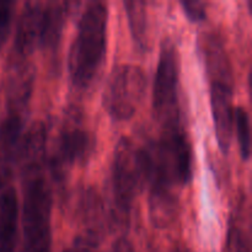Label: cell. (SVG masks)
Listing matches in <instances>:
<instances>
[{
  "instance_id": "13",
  "label": "cell",
  "mask_w": 252,
  "mask_h": 252,
  "mask_svg": "<svg viewBox=\"0 0 252 252\" xmlns=\"http://www.w3.org/2000/svg\"><path fill=\"white\" fill-rule=\"evenodd\" d=\"M123 5L135 46L139 49L147 51L149 48V16L147 2L128 0L123 2Z\"/></svg>"
},
{
  "instance_id": "15",
  "label": "cell",
  "mask_w": 252,
  "mask_h": 252,
  "mask_svg": "<svg viewBox=\"0 0 252 252\" xmlns=\"http://www.w3.org/2000/svg\"><path fill=\"white\" fill-rule=\"evenodd\" d=\"M234 121H235L236 135H238L241 158L246 161L251 155V129L250 118H249V113L246 112L245 108L241 107V106L236 108Z\"/></svg>"
},
{
  "instance_id": "14",
  "label": "cell",
  "mask_w": 252,
  "mask_h": 252,
  "mask_svg": "<svg viewBox=\"0 0 252 252\" xmlns=\"http://www.w3.org/2000/svg\"><path fill=\"white\" fill-rule=\"evenodd\" d=\"M248 228L244 224V213L235 212L231 216L229 224L228 240H226V252H250V239Z\"/></svg>"
},
{
  "instance_id": "18",
  "label": "cell",
  "mask_w": 252,
  "mask_h": 252,
  "mask_svg": "<svg viewBox=\"0 0 252 252\" xmlns=\"http://www.w3.org/2000/svg\"><path fill=\"white\" fill-rule=\"evenodd\" d=\"M64 252H97V251H96V244L91 243V241L79 236V238H76L75 240H74L73 245L69 246L68 249H65Z\"/></svg>"
},
{
  "instance_id": "7",
  "label": "cell",
  "mask_w": 252,
  "mask_h": 252,
  "mask_svg": "<svg viewBox=\"0 0 252 252\" xmlns=\"http://www.w3.org/2000/svg\"><path fill=\"white\" fill-rule=\"evenodd\" d=\"M234 81L211 80V107L214 121L217 142L224 154H228L231 145L234 125L233 106Z\"/></svg>"
},
{
  "instance_id": "6",
  "label": "cell",
  "mask_w": 252,
  "mask_h": 252,
  "mask_svg": "<svg viewBox=\"0 0 252 252\" xmlns=\"http://www.w3.org/2000/svg\"><path fill=\"white\" fill-rule=\"evenodd\" d=\"M95 142L90 132L78 118H71L62 128L56 144V152L51 159L54 175H62L64 170L76 164H83L93 154Z\"/></svg>"
},
{
  "instance_id": "3",
  "label": "cell",
  "mask_w": 252,
  "mask_h": 252,
  "mask_svg": "<svg viewBox=\"0 0 252 252\" xmlns=\"http://www.w3.org/2000/svg\"><path fill=\"white\" fill-rule=\"evenodd\" d=\"M150 175L149 149L137 148L129 138L123 137L116 145L111 170L112 198L120 223H128L135 196L149 181Z\"/></svg>"
},
{
  "instance_id": "17",
  "label": "cell",
  "mask_w": 252,
  "mask_h": 252,
  "mask_svg": "<svg viewBox=\"0 0 252 252\" xmlns=\"http://www.w3.org/2000/svg\"><path fill=\"white\" fill-rule=\"evenodd\" d=\"M182 9L191 21H201L206 17V4L202 1H182Z\"/></svg>"
},
{
  "instance_id": "5",
  "label": "cell",
  "mask_w": 252,
  "mask_h": 252,
  "mask_svg": "<svg viewBox=\"0 0 252 252\" xmlns=\"http://www.w3.org/2000/svg\"><path fill=\"white\" fill-rule=\"evenodd\" d=\"M147 90V75L139 65L120 64L108 76L103 90V108L111 118L127 121L134 116Z\"/></svg>"
},
{
  "instance_id": "19",
  "label": "cell",
  "mask_w": 252,
  "mask_h": 252,
  "mask_svg": "<svg viewBox=\"0 0 252 252\" xmlns=\"http://www.w3.org/2000/svg\"><path fill=\"white\" fill-rule=\"evenodd\" d=\"M174 252H189L186 250V249H184V248H179V249H176V250H175Z\"/></svg>"
},
{
  "instance_id": "16",
  "label": "cell",
  "mask_w": 252,
  "mask_h": 252,
  "mask_svg": "<svg viewBox=\"0 0 252 252\" xmlns=\"http://www.w3.org/2000/svg\"><path fill=\"white\" fill-rule=\"evenodd\" d=\"M14 1L0 0V47L5 43L10 32L12 15H14Z\"/></svg>"
},
{
  "instance_id": "1",
  "label": "cell",
  "mask_w": 252,
  "mask_h": 252,
  "mask_svg": "<svg viewBox=\"0 0 252 252\" xmlns=\"http://www.w3.org/2000/svg\"><path fill=\"white\" fill-rule=\"evenodd\" d=\"M24 175L22 252H51L52 191L46 179V154L21 158Z\"/></svg>"
},
{
  "instance_id": "4",
  "label": "cell",
  "mask_w": 252,
  "mask_h": 252,
  "mask_svg": "<svg viewBox=\"0 0 252 252\" xmlns=\"http://www.w3.org/2000/svg\"><path fill=\"white\" fill-rule=\"evenodd\" d=\"M180 56L170 38L162 41L153 85V112L160 127L166 128L182 123L179 101Z\"/></svg>"
},
{
  "instance_id": "8",
  "label": "cell",
  "mask_w": 252,
  "mask_h": 252,
  "mask_svg": "<svg viewBox=\"0 0 252 252\" xmlns=\"http://www.w3.org/2000/svg\"><path fill=\"white\" fill-rule=\"evenodd\" d=\"M43 2L29 1L20 16L15 36V53L17 58H27L39 46L42 33Z\"/></svg>"
},
{
  "instance_id": "2",
  "label": "cell",
  "mask_w": 252,
  "mask_h": 252,
  "mask_svg": "<svg viewBox=\"0 0 252 252\" xmlns=\"http://www.w3.org/2000/svg\"><path fill=\"white\" fill-rule=\"evenodd\" d=\"M108 7L103 1L86 4L68 56V70L76 88H88L97 75L107 44Z\"/></svg>"
},
{
  "instance_id": "9",
  "label": "cell",
  "mask_w": 252,
  "mask_h": 252,
  "mask_svg": "<svg viewBox=\"0 0 252 252\" xmlns=\"http://www.w3.org/2000/svg\"><path fill=\"white\" fill-rule=\"evenodd\" d=\"M149 193V216L158 229L170 228L176 221L180 212V201L174 186L158 180H152Z\"/></svg>"
},
{
  "instance_id": "12",
  "label": "cell",
  "mask_w": 252,
  "mask_h": 252,
  "mask_svg": "<svg viewBox=\"0 0 252 252\" xmlns=\"http://www.w3.org/2000/svg\"><path fill=\"white\" fill-rule=\"evenodd\" d=\"M19 201L14 187L0 196V252H15L17 243Z\"/></svg>"
},
{
  "instance_id": "11",
  "label": "cell",
  "mask_w": 252,
  "mask_h": 252,
  "mask_svg": "<svg viewBox=\"0 0 252 252\" xmlns=\"http://www.w3.org/2000/svg\"><path fill=\"white\" fill-rule=\"evenodd\" d=\"M103 203L100 194L93 187L81 192L78 202V217L84 228L81 238L97 244L103 233Z\"/></svg>"
},
{
  "instance_id": "10",
  "label": "cell",
  "mask_w": 252,
  "mask_h": 252,
  "mask_svg": "<svg viewBox=\"0 0 252 252\" xmlns=\"http://www.w3.org/2000/svg\"><path fill=\"white\" fill-rule=\"evenodd\" d=\"M26 107L7 105V112L0 122V164L9 166L19 154L22 142Z\"/></svg>"
}]
</instances>
